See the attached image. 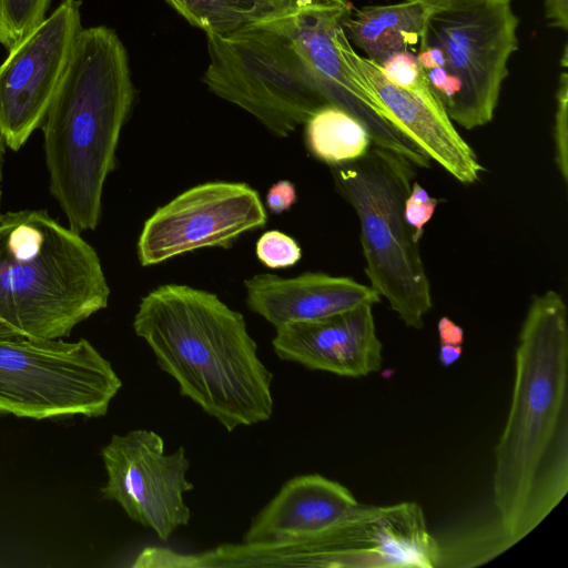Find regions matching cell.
<instances>
[{"label": "cell", "mask_w": 568, "mask_h": 568, "mask_svg": "<svg viewBox=\"0 0 568 568\" xmlns=\"http://www.w3.org/2000/svg\"><path fill=\"white\" fill-rule=\"evenodd\" d=\"M568 491V322L555 291L534 295L515 351L506 424L495 447L493 498L511 546Z\"/></svg>", "instance_id": "6da1fadb"}, {"label": "cell", "mask_w": 568, "mask_h": 568, "mask_svg": "<svg viewBox=\"0 0 568 568\" xmlns=\"http://www.w3.org/2000/svg\"><path fill=\"white\" fill-rule=\"evenodd\" d=\"M133 329L180 394L227 432L271 419L273 374L260 359L242 313L216 294L160 285L141 298Z\"/></svg>", "instance_id": "7a4b0ae2"}, {"label": "cell", "mask_w": 568, "mask_h": 568, "mask_svg": "<svg viewBox=\"0 0 568 568\" xmlns=\"http://www.w3.org/2000/svg\"><path fill=\"white\" fill-rule=\"evenodd\" d=\"M134 94L116 32L82 28L41 125L51 194L78 233L99 225L103 186Z\"/></svg>", "instance_id": "3957f363"}, {"label": "cell", "mask_w": 568, "mask_h": 568, "mask_svg": "<svg viewBox=\"0 0 568 568\" xmlns=\"http://www.w3.org/2000/svg\"><path fill=\"white\" fill-rule=\"evenodd\" d=\"M1 202V186H0ZM100 257L45 210L0 214V317L22 333L61 338L105 308Z\"/></svg>", "instance_id": "277c9868"}, {"label": "cell", "mask_w": 568, "mask_h": 568, "mask_svg": "<svg viewBox=\"0 0 568 568\" xmlns=\"http://www.w3.org/2000/svg\"><path fill=\"white\" fill-rule=\"evenodd\" d=\"M331 172L337 192L357 214L369 286L407 327L422 328L433 306L430 283L404 219L416 166L373 144L364 156Z\"/></svg>", "instance_id": "5b68a950"}, {"label": "cell", "mask_w": 568, "mask_h": 568, "mask_svg": "<svg viewBox=\"0 0 568 568\" xmlns=\"http://www.w3.org/2000/svg\"><path fill=\"white\" fill-rule=\"evenodd\" d=\"M511 0H444L420 43L435 47L442 69L425 74L450 120L466 130L490 122L508 61L517 50Z\"/></svg>", "instance_id": "8992f818"}, {"label": "cell", "mask_w": 568, "mask_h": 568, "mask_svg": "<svg viewBox=\"0 0 568 568\" xmlns=\"http://www.w3.org/2000/svg\"><path fill=\"white\" fill-rule=\"evenodd\" d=\"M203 82L219 98L287 138L328 104L288 37L273 20L226 34H206Z\"/></svg>", "instance_id": "52a82bcc"}, {"label": "cell", "mask_w": 568, "mask_h": 568, "mask_svg": "<svg viewBox=\"0 0 568 568\" xmlns=\"http://www.w3.org/2000/svg\"><path fill=\"white\" fill-rule=\"evenodd\" d=\"M121 387L111 363L88 339L40 338L0 324V413L101 417Z\"/></svg>", "instance_id": "ba28073f"}, {"label": "cell", "mask_w": 568, "mask_h": 568, "mask_svg": "<svg viewBox=\"0 0 568 568\" xmlns=\"http://www.w3.org/2000/svg\"><path fill=\"white\" fill-rule=\"evenodd\" d=\"M242 567L435 568L440 544L414 501L364 505L344 523L323 532L272 544H239Z\"/></svg>", "instance_id": "9c48e42d"}, {"label": "cell", "mask_w": 568, "mask_h": 568, "mask_svg": "<svg viewBox=\"0 0 568 568\" xmlns=\"http://www.w3.org/2000/svg\"><path fill=\"white\" fill-rule=\"evenodd\" d=\"M351 8L300 0L273 22L288 37L328 104L362 122L374 145L403 155L417 168H429L432 160L399 130L341 48L342 21Z\"/></svg>", "instance_id": "30bf717a"}, {"label": "cell", "mask_w": 568, "mask_h": 568, "mask_svg": "<svg viewBox=\"0 0 568 568\" xmlns=\"http://www.w3.org/2000/svg\"><path fill=\"white\" fill-rule=\"evenodd\" d=\"M266 223L265 205L248 184L204 182L148 217L136 242L138 260L142 266H152L200 248H229L243 234Z\"/></svg>", "instance_id": "8fae6325"}, {"label": "cell", "mask_w": 568, "mask_h": 568, "mask_svg": "<svg viewBox=\"0 0 568 568\" xmlns=\"http://www.w3.org/2000/svg\"><path fill=\"white\" fill-rule=\"evenodd\" d=\"M106 483L104 499L116 501L135 523L155 532L161 541L191 519L184 494L190 462L184 447L165 454L163 438L146 429L113 435L102 448Z\"/></svg>", "instance_id": "7c38bea8"}, {"label": "cell", "mask_w": 568, "mask_h": 568, "mask_svg": "<svg viewBox=\"0 0 568 568\" xmlns=\"http://www.w3.org/2000/svg\"><path fill=\"white\" fill-rule=\"evenodd\" d=\"M81 0H63L0 64V135L18 151L42 125L82 30Z\"/></svg>", "instance_id": "4fadbf2b"}, {"label": "cell", "mask_w": 568, "mask_h": 568, "mask_svg": "<svg viewBox=\"0 0 568 568\" xmlns=\"http://www.w3.org/2000/svg\"><path fill=\"white\" fill-rule=\"evenodd\" d=\"M339 43L347 60L403 133L460 183L473 184L480 179L484 166L455 129L427 80L415 89L395 85L385 78L379 65L355 52L344 30Z\"/></svg>", "instance_id": "5bb4252c"}, {"label": "cell", "mask_w": 568, "mask_h": 568, "mask_svg": "<svg viewBox=\"0 0 568 568\" xmlns=\"http://www.w3.org/2000/svg\"><path fill=\"white\" fill-rule=\"evenodd\" d=\"M272 346L283 361L344 377L367 376L383 364L372 305L276 327Z\"/></svg>", "instance_id": "9a60e30c"}, {"label": "cell", "mask_w": 568, "mask_h": 568, "mask_svg": "<svg viewBox=\"0 0 568 568\" xmlns=\"http://www.w3.org/2000/svg\"><path fill=\"white\" fill-rule=\"evenodd\" d=\"M248 310L275 328L344 313L362 305H374L381 296L351 277L305 272L293 277L271 273L244 281Z\"/></svg>", "instance_id": "2e32d148"}, {"label": "cell", "mask_w": 568, "mask_h": 568, "mask_svg": "<svg viewBox=\"0 0 568 568\" xmlns=\"http://www.w3.org/2000/svg\"><path fill=\"white\" fill-rule=\"evenodd\" d=\"M363 507L344 485L318 474L300 475L287 480L252 518L242 542L272 544L316 535Z\"/></svg>", "instance_id": "e0dca14e"}, {"label": "cell", "mask_w": 568, "mask_h": 568, "mask_svg": "<svg viewBox=\"0 0 568 568\" xmlns=\"http://www.w3.org/2000/svg\"><path fill=\"white\" fill-rule=\"evenodd\" d=\"M443 1L404 0L351 8L342 21L343 30L352 45L381 67L397 53L409 51L416 54L427 20Z\"/></svg>", "instance_id": "ac0fdd59"}, {"label": "cell", "mask_w": 568, "mask_h": 568, "mask_svg": "<svg viewBox=\"0 0 568 568\" xmlns=\"http://www.w3.org/2000/svg\"><path fill=\"white\" fill-rule=\"evenodd\" d=\"M304 124L307 150L331 168L358 160L373 145L362 122L332 104L318 109Z\"/></svg>", "instance_id": "d6986e66"}, {"label": "cell", "mask_w": 568, "mask_h": 568, "mask_svg": "<svg viewBox=\"0 0 568 568\" xmlns=\"http://www.w3.org/2000/svg\"><path fill=\"white\" fill-rule=\"evenodd\" d=\"M205 34H226L271 21L300 0H165Z\"/></svg>", "instance_id": "ffe728a7"}, {"label": "cell", "mask_w": 568, "mask_h": 568, "mask_svg": "<svg viewBox=\"0 0 568 568\" xmlns=\"http://www.w3.org/2000/svg\"><path fill=\"white\" fill-rule=\"evenodd\" d=\"M52 0H0V43L10 50L45 18Z\"/></svg>", "instance_id": "44dd1931"}, {"label": "cell", "mask_w": 568, "mask_h": 568, "mask_svg": "<svg viewBox=\"0 0 568 568\" xmlns=\"http://www.w3.org/2000/svg\"><path fill=\"white\" fill-rule=\"evenodd\" d=\"M255 252L258 261L273 270L293 266L302 257L298 243L277 230L264 232L256 242Z\"/></svg>", "instance_id": "7402d4cb"}, {"label": "cell", "mask_w": 568, "mask_h": 568, "mask_svg": "<svg viewBox=\"0 0 568 568\" xmlns=\"http://www.w3.org/2000/svg\"><path fill=\"white\" fill-rule=\"evenodd\" d=\"M557 108L555 114L554 139L556 151V164L564 182L568 178V74L564 70L559 77V85L556 94Z\"/></svg>", "instance_id": "603a6c76"}, {"label": "cell", "mask_w": 568, "mask_h": 568, "mask_svg": "<svg viewBox=\"0 0 568 568\" xmlns=\"http://www.w3.org/2000/svg\"><path fill=\"white\" fill-rule=\"evenodd\" d=\"M438 202L439 200L429 196L418 182L412 183L409 194L404 203V219L417 243L423 236L424 226L433 217Z\"/></svg>", "instance_id": "cb8c5ba5"}, {"label": "cell", "mask_w": 568, "mask_h": 568, "mask_svg": "<svg viewBox=\"0 0 568 568\" xmlns=\"http://www.w3.org/2000/svg\"><path fill=\"white\" fill-rule=\"evenodd\" d=\"M381 69L389 82L404 89H415L426 81L415 53L409 51L390 57Z\"/></svg>", "instance_id": "d4e9b609"}, {"label": "cell", "mask_w": 568, "mask_h": 568, "mask_svg": "<svg viewBox=\"0 0 568 568\" xmlns=\"http://www.w3.org/2000/svg\"><path fill=\"white\" fill-rule=\"evenodd\" d=\"M297 202V191L288 180H280L275 182L267 191L265 196L266 209L280 215L288 210Z\"/></svg>", "instance_id": "484cf974"}, {"label": "cell", "mask_w": 568, "mask_h": 568, "mask_svg": "<svg viewBox=\"0 0 568 568\" xmlns=\"http://www.w3.org/2000/svg\"><path fill=\"white\" fill-rule=\"evenodd\" d=\"M438 335L440 346L463 347V328L446 316L442 317L438 322Z\"/></svg>", "instance_id": "4316f807"}, {"label": "cell", "mask_w": 568, "mask_h": 568, "mask_svg": "<svg viewBox=\"0 0 568 568\" xmlns=\"http://www.w3.org/2000/svg\"><path fill=\"white\" fill-rule=\"evenodd\" d=\"M545 16L551 26L567 30L568 0H545Z\"/></svg>", "instance_id": "83f0119b"}, {"label": "cell", "mask_w": 568, "mask_h": 568, "mask_svg": "<svg viewBox=\"0 0 568 568\" xmlns=\"http://www.w3.org/2000/svg\"><path fill=\"white\" fill-rule=\"evenodd\" d=\"M315 1L326 3V4L338 6L342 8H351V3L348 0H315Z\"/></svg>", "instance_id": "f1b7e54d"}, {"label": "cell", "mask_w": 568, "mask_h": 568, "mask_svg": "<svg viewBox=\"0 0 568 568\" xmlns=\"http://www.w3.org/2000/svg\"><path fill=\"white\" fill-rule=\"evenodd\" d=\"M4 145H6V142H4L3 138L0 135V183H1V180H2V165H3V158H4Z\"/></svg>", "instance_id": "f546056e"}, {"label": "cell", "mask_w": 568, "mask_h": 568, "mask_svg": "<svg viewBox=\"0 0 568 568\" xmlns=\"http://www.w3.org/2000/svg\"><path fill=\"white\" fill-rule=\"evenodd\" d=\"M0 324H8V323L0 317Z\"/></svg>", "instance_id": "4dcf8cb0"}]
</instances>
